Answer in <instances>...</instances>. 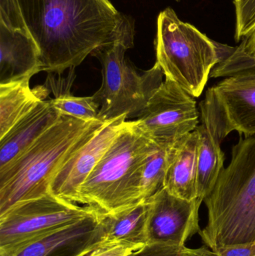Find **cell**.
Wrapping results in <instances>:
<instances>
[{
    "instance_id": "obj_19",
    "label": "cell",
    "mask_w": 255,
    "mask_h": 256,
    "mask_svg": "<svg viewBox=\"0 0 255 256\" xmlns=\"http://www.w3.org/2000/svg\"><path fill=\"white\" fill-rule=\"evenodd\" d=\"M174 144L156 143L145 159L140 176V192L142 200H148L164 188L165 177Z\"/></svg>"
},
{
    "instance_id": "obj_13",
    "label": "cell",
    "mask_w": 255,
    "mask_h": 256,
    "mask_svg": "<svg viewBox=\"0 0 255 256\" xmlns=\"http://www.w3.org/2000/svg\"><path fill=\"white\" fill-rule=\"evenodd\" d=\"M104 214H99L49 234L13 256H85L102 242Z\"/></svg>"
},
{
    "instance_id": "obj_27",
    "label": "cell",
    "mask_w": 255,
    "mask_h": 256,
    "mask_svg": "<svg viewBox=\"0 0 255 256\" xmlns=\"http://www.w3.org/2000/svg\"><path fill=\"white\" fill-rule=\"evenodd\" d=\"M215 252L218 256H255V242L224 246Z\"/></svg>"
},
{
    "instance_id": "obj_17",
    "label": "cell",
    "mask_w": 255,
    "mask_h": 256,
    "mask_svg": "<svg viewBox=\"0 0 255 256\" xmlns=\"http://www.w3.org/2000/svg\"><path fill=\"white\" fill-rule=\"evenodd\" d=\"M30 80L0 85V138L49 94L44 86L31 88Z\"/></svg>"
},
{
    "instance_id": "obj_10",
    "label": "cell",
    "mask_w": 255,
    "mask_h": 256,
    "mask_svg": "<svg viewBox=\"0 0 255 256\" xmlns=\"http://www.w3.org/2000/svg\"><path fill=\"white\" fill-rule=\"evenodd\" d=\"M148 201L147 244L184 246L190 238L200 232L199 210L202 198L183 200L163 188Z\"/></svg>"
},
{
    "instance_id": "obj_11",
    "label": "cell",
    "mask_w": 255,
    "mask_h": 256,
    "mask_svg": "<svg viewBox=\"0 0 255 256\" xmlns=\"http://www.w3.org/2000/svg\"><path fill=\"white\" fill-rule=\"evenodd\" d=\"M127 116L106 122L63 164L54 176L49 192L74 203L79 188L127 124Z\"/></svg>"
},
{
    "instance_id": "obj_12",
    "label": "cell",
    "mask_w": 255,
    "mask_h": 256,
    "mask_svg": "<svg viewBox=\"0 0 255 256\" xmlns=\"http://www.w3.org/2000/svg\"><path fill=\"white\" fill-rule=\"evenodd\" d=\"M199 108L201 124L196 129L199 135L198 194L204 201L224 168L225 154L221 143L229 134L223 112L211 88H208Z\"/></svg>"
},
{
    "instance_id": "obj_23",
    "label": "cell",
    "mask_w": 255,
    "mask_h": 256,
    "mask_svg": "<svg viewBox=\"0 0 255 256\" xmlns=\"http://www.w3.org/2000/svg\"><path fill=\"white\" fill-rule=\"evenodd\" d=\"M0 24L12 30L29 32L17 0H0Z\"/></svg>"
},
{
    "instance_id": "obj_15",
    "label": "cell",
    "mask_w": 255,
    "mask_h": 256,
    "mask_svg": "<svg viewBox=\"0 0 255 256\" xmlns=\"http://www.w3.org/2000/svg\"><path fill=\"white\" fill-rule=\"evenodd\" d=\"M62 116L52 106L50 99L40 102L0 138V171L31 147Z\"/></svg>"
},
{
    "instance_id": "obj_28",
    "label": "cell",
    "mask_w": 255,
    "mask_h": 256,
    "mask_svg": "<svg viewBox=\"0 0 255 256\" xmlns=\"http://www.w3.org/2000/svg\"><path fill=\"white\" fill-rule=\"evenodd\" d=\"M175 1H177V2H181V0H175Z\"/></svg>"
},
{
    "instance_id": "obj_5",
    "label": "cell",
    "mask_w": 255,
    "mask_h": 256,
    "mask_svg": "<svg viewBox=\"0 0 255 256\" xmlns=\"http://www.w3.org/2000/svg\"><path fill=\"white\" fill-rule=\"evenodd\" d=\"M134 36L133 18L123 14L113 39L91 54L102 66L101 86L92 96L100 106V121L124 115L127 118L137 117L163 82L164 74L157 62L149 70L139 73L126 58L127 50L134 45Z\"/></svg>"
},
{
    "instance_id": "obj_2",
    "label": "cell",
    "mask_w": 255,
    "mask_h": 256,
    "mask_svg": "<svg viewBox=\"0 0 255 256\" xmlns=\"http://www.w3.org/2000/svg\"><path fill=\"white\" fill-rule=\"evenodd\" d=\"M208 221L199 234L211 250L255 242V136L241 137L232 160L204 198Z\"/></svg>"
},
{
    "instance_id": "obj_9",
    "label": "cell",
    "mask_w": 255,
    "mask_h": 256,
    "mask_svg": "<svg viewBox=\"0 0 255 256\" xmlns=\"http://www.w3.org/2000/svg\"><path fill=\"white\" fill-rule=\"evenodd\" d=\"M211 78H226L211 87L229 134L255 136V63L226 57L211 72Z\"/></svg>"
},
{
    "instance_id": "obj_21",
    "label": "cell",
    "mask_w": 255,
    "mask_h": 256,
    "mask_svg": "<svg viewBox=\"0 0 255 256\" xmlns=\"http://www.w3.org/2000/svg\"><path fill=\"white\" fill-rule=\"evenodd\" d=\"M130 256H218L207 246L191 249L184 246L147 244L142 250Z\"/></svg>"
},
{
    "instance_id": "obj_22",
    "label": "cell",
    "mask_w": 255,
    "mask_h": 256,
    "mask_svg": "<svg viewBox=\"0 0 255 256\" xmlns=\"http://www.w3.org/2000/svg\"><path fill=\"white\" fill-rule=\"evenodd\" d=\"M236 12L237 42L243 40L255 28V0H234Z\"/></svg>"
},
{
    "instance_id": "obj_6",
    "label": "cell",
    "mask_w": 255,
    "mask_h": 256,
    "mask_svg": "<svg viewBox=\"0 0 255 256\" xmlns=\"http://www.w3.org/2000/svg\"><path fill=\"white\" fill-rule=\"evenodd\" d=\"M154 44L157 62L165 78L193 98H199L220 62L217 42L194 26L183 22L172 8H167L157 18Z\"/></svg>"
},
{
    "instance_id": "obj_24",
    "label": "cell",
    "mask_w": 255,
    "mask_h": 256,
    "mask_svg": "<svg viewBox=\"0 0 255 256\" xmlns=\"http://www.w3.org/2000/svg\"><path fill=\"white\" fill-rule=\"evenodd\" d=\"M146 244L101 243L85 256H130L142 250Z\"/></svg>"
},
{
    "instance_id": "obj_7",
    "label": "cell",
    "mask_w": 255,
    "mask_h": 256,
    "mask_svg": "<svg viewBox=\"0 0 255 256\" xmlns=\"http://www.w3.org/2000/svg\"><path fill=\"white\" fill-rule=\"evenodd\" d=\"M103 214L49 194L22 202L0 214V256L25 246L91 216Z\"/></svg>"
},
{
    "instance_id": "obj_16",
    "label": "cell",
    "mask_w": 255,
    "mask_h": 256,
    "mask_svg": "<svg viewBox=\"0 0 255 256\" xmlns=\"http://www.w3.org/2000/svg\"><path fill=\"white\" fill-rule=\"evenodd\" d=\"M199 132L195 130L174 144L165 177V189L172 195L189 201L199 198Z\"/></svg>"
},
{
    "instance_id": "obj_25",
    "label": "cell",
    "mask_w": 255,
    "mask_h": 256,
    "mask_svg": "<svg viewBox=\"0 0 255 256\" xmlns=\"http://www.w3.org/2000/svg\"><path fill=\"white\" fill-rule=\"evenodd\" d=\"M56 75L55 74H48L47 78L43 84L47 88L49 94L52 93L54 98H57L71 93L70 90L76 78L75 68L70 69L67 78H62L61 75H58V78H56Z\"/></svg>"
},
{
    "instance_id": "obj_3",
    "label": "cell",
    "mask_w": 255,
    "mask_h": 256,
    "mask_svg": "<svg viewBox=\"0 0 255 256\" xmlns=\"http://www.w3.org/2000/svg\"><path fill=\"white\" fill-rule=\"evenodd\" d=\"M105 122L62 116L31 147L0 171V214L17 203L49 194L51 182L58 170Z\"/></svg>"
},
{
    "instance_id": "obj_14",
    "label": "cell",
    "mask_w": 255,
    "mask_h": 256,
    "mask_svg": "<svg viewBox=\"0 0 255 256\" xmlns=\"http://www.w3.org/2000/svg\"><path fill=\"white\" fill-rule=\"evenodd\" d=\"M40 51L31 33L0 24V85L31 80L42 72Z\"/></svg>"
},
{
    "instance_id": "obj_26",
    "label": "cell",
    "mask_w": 255,
    "mask_h": 256,
    "mask_svg": "<svg viewBox=\"0 0 255 256\" xmlns=\"http://www.w3.org/2000/svg\"><path fill=\"white\" fill-rule=\"evenodd\" d=\"M226 57L255 63V28L243 39L240 46L231 48Z\"/></svg>"
},
{
    "instance_id": "obj_20",
    "label": "cell",
    "mask_w": 255,
    "mask_h": 256,
    "mask_svg": "<svg viewBox=\"0 0 255 256\" xmlns=\"http://www.w3.org/2000/svg\"><path fill=\"white\" fill-rule=\"evenodd\" d=\"M51 103L61 115L85 122L98 120L100 105L91 97H76L71 93L51 98Z\"/></svg>"
},
{
    "instance_id": "obj_8",
    "label": "cell",
    "mask_w": 255,
    "mask_h": 256,
    "mask_svg": "<svg viewBox=\"0 0 255 256\" xmlns=\"http://www.w3.org/2000/svg\"><path fill=\"white\" fill-rule=\"evenodd\" d=\"M134 122L147 138L172 144L196 129L199 114L194 98L166 78Z\"/></svg>"
},
{
    "instance_id": "obj_1",
    "label": "cell",
    "mask_w": 255,
    "mask_h": 256,
    "mask_svg": "<svg viewBox=\"0 0 255 256\" xmlns=\"http://www.w3.org/2000/svg\"><path fill=\"white\" fill-rule=\"evenodd\" d=\"M40 51L42 72L61 75L111 42L123 14L109 0H17Z\"/></svg>"
},
{
    "instance_id": "obj_4",
    "label": "cell",
    "mask_w": 255,
    "mask_h": 256,
    "mask_svg": "<svg viewBox=\"0 0 255 256\" xmlns=\"http://www.w3.org/2000/svg\"><path fill=\"white\" fill-rule=\"evenodd\" d=\"M156 143L139 130L134 121H127L79 188L75 204L112 214L145 201L141 196V170Z\"/></svg>"
},
{
    "instance_id": "obj_18",
    "label": "cell",
    "mask_w": 255,
    "mask_h": 256,
    "mask_svg": "<svg viewBox=\"0 0 255 256\" xmlns=\"http://www.w3.org/2000/svg\"><path fill=\"white\" fill-rule=\"evenodd\" d=\"M148 200L123 209L103 220V243H148Z\"/></svg>"
}]
</instances>
